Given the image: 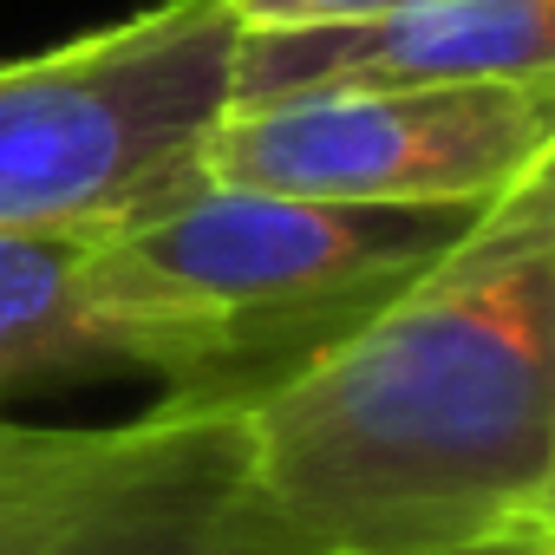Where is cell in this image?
I'll use <instances>...</instances> for the list:
<instances>
[{
  "label": "cell",
  "mask_w": 555,
  "mask_h": 555,
  "mask_svg": "<svg viewBox=\"0 0 555 555\" xmlns=\"http://www.w3.org/2000/svg\"><path fill=\"white\" fill-rule=\"evenodd\" d=\"M248 444L314 555L555 522V157L360 334L248 405Z\"/></svg>",
  "instance_id": "6da1fadb"
},
{
  "label": "cell",
  "mask_w": 555,
  "mask_h": 555,
  "mask_svg": "<svg viewBox=\"0 0 555 555\" xmlns=\"http://www.w3.org/2000/svg\"><path fill=\"white\" fill-rule=\"evenodd\" d=\"M477 222L196 183L86 255V308L118 373L177 405L248 412L327 360Z\"/></svg>",
  "instance_id": "7a4b0ae2"
},
{
  "label": "cell",
  "mask_w": 555,
  "mask_h": 555,
  "mask_svg": "<svg viewBox=\"0 0 555 555\" xmlns=\"http://www.w3.org/2000/svg\"><path fill=\"white\" fill-rule=\"evenodd\" d=\"M235 34L229 0H157L0 66V235H112L196 190Z\"/></svg>",
  "instance_id": "3957f363"
},
{
  "label": "cell",
  "mask_w": 555,
  "mask_h": 555,
  "mask_svg": "<svg viewBox=\"0 0 555 555\" xmlns=\"http://www.w3.org/2000/svg\"><path fill=\"white\" fill-rule=\"evenodd\" d=\"M0 555H314L255 477L248 412L177 405L131 425L0 418Z\"/></svg>",
  "instance_id": "277c9868"
},
{
  "label": "cell",
  "mask_w": 555,
  "mask_h": 555,
  "mask_svg": "<svg viewBox=\"0 0 555 555\" xmlns=\"http://www.w3.org/2000/svg\"><path fill=\"white\" fill-rule=\"evenodd\" d=\"M548 157L555 79H477L222 112L203 144V183L373 209H483Z\"/></svg>",
  "instance_id": "5b68a950"
},
{
  "label": "cell",
  "mask_w": 555,
  "mask_h": 555,
  "mask_svg": "<svg viewBox=\"0 0 555 555\" xmlns=\"http://www.w3.org/2000/svg\"><path fill=\"white\" fill-rule=\"evenodd\" d=\"M477 79H555V0H399L366 21L235 34L229 112L308 92H418Z\"/></svg>",
  "instance_id": "8992f818"
},
{
  "label": "cell",
  "mask_w": 555,
  "mask_h": 555,
  "mask_svg": "<svg viewBox=\"0 0 555 555\" xmlns=\"http://www.w3.org/2000/svg\"><path fill=\"white\" fill-rule=\"evenodd\" d=\"M92 242L99 235H0V392L118 373L86 308Z\"/></svg>",
  "instance_id": "52a82bcc"
},
{
  "label": "cell",
  "mask_w": 555,
  "mask_h": 555,
  "mask_svg": "<svg viewBox=\"0 0 555 555\" xmlns=\"http://www.w3.org/2000/svg\"><path fill=\"white\" fill-rule=\"evenodd\" d=\"M399 0H229V14L242 34H261V27H334V21H366V14H386Z\"/></svg>",
  "instance_id": "ba28073f"
},
{
  "label": "cell",
  "mask_w": 555,
  "mask_h": 555,
  "mask_svg": "<svg viewBox=\"0 0 555 555\" xmlns=\"http://www.w3.org/2000/svg\"><path fill=\"white\" fill-rule=\"evenodd\" d=\"M412 555H555V522H529V529H503V535L451 542V548H412Z\"/></svg>",
  "instance_id": "9c48e42d"
}]
</instances>
